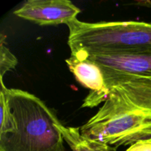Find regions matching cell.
Returning <instances> with one entry per match:
<instances>
[{"label": "cell", "mask_w": 151, "mask_h": 151, "mask_svg": "<svg viewBox=\"0 0 151 151\" xmlns=\"http://www.w3.org/2000/svg\"><path fill=\"white\" fill-rule=\"evenodd\" d=\"M126 151H151V139L138 142L130 146Z\"/></svg>", "instance_id": "cell-9"}, {"label": "cell", "mask_w": 151, "mask_h": 151, "mask_svg": "<svg viewBox=\"0 0 151 151\" xmlns=\"http://www.w3.org/2000/svg\"><path fill=\"white\" fill-rule=\"evenodd\" d=\"M6 37L1 35L0 41V77L1 81H3L4 74L11 69H13L18 64V60L16 56L10 51L8 48L4 45V40Z\"/></svg>", "instance_id": "cell-8"}, {"label": "cell", "mask_w": 151, "mask_h": 151, "mask_svg": "<svg viewBox=\"0 0 151 151\" xmlns=\"http://www.w3.org/2000/svg\"><path fill=\"white\" fill-rule=\"evenodd\" d=\"M60 131L72 151H116V147L83 137L80 128H67L61 123Z\"/></svg>", "instance_id": "cell-7"}, {"label": "cell", "mask_w": 151, "mask_h": 151, "mask_svg": "<svg viewBox=\"0 0 151 151\" xmlns=\"http://www.w3.org/2000/svg\"><path fill=\"white\" fill-rule=\"evenodd\" d=\"M83 137L118 147L151 139V111L110 93L103 106L80 128Z\"/></svg>", "instance_id": "cell-3"}, {"label": "cell", "mask_w": 151, "mask_h": 151, "mask_svg": "<svg viewBox=\"0 0 151 151\" xmlns=\"http://www.w3.org/2000/svg\"><path fill=\"white\" fill-rule=\"evenodd\" d=\"M139 4L141 6H144V7H150L151 8V1H138Z\"/></svg>", "instance_id": "cell-10"}, {"label": "cell", "mask_w": 151, "mask_h": 151, "mask_svg": "<svg viewBox=\"0 0 151 151\" xmlns=\"http://www.w3.org/2000/svg\"><path fill=\"white\" fill-rule=\"evenodd\" d=\"M81 10L69 0H28L14 15L39 25H66L77 19Z\"/></svg>", "instance_id": "cell-4"}, {"label": "cell", "mask_w": 151, "mask_h": 151, "mask_svg": "<svg viewBox=\"0 0 151 151\" xmlns=\"http://www.w3.org/2000/svg\"><path fill=\"white\" fill-rule=\"evenodd\" d=\"M67 26L71 55L78 58L151 53V22L88 23L75 19Z\"/></svg>", "instance_id": "cell-2"}, {"label": "cell", "mask_w": 151, "mask_h": 151, "mask_svg": "<svg viewBox=\"0 0 151 151\" xmlns=\"http://www.w3.org/2000/svg\"><path fill=\"white\" fill-rule=\"evenodd\" d=\"M66 63L78 82L90 90L83 108H92L107 100L110 92L99 65L88 58H78L72 55L66 59Z\"/></svg>", "instance_id": "cell-5"}, {"label": "cell", "mask_w": 151, "mask_h": 151, "mask_svg": "<svg viewBox=\"0 0 151 151\" xmlns=\"http://www.w3.org/2000/svg\"><path fill=\"white\" fill-rule=\"evenodd\" d=\"M0 151H65L61 122L33 94L1 81Z\"/></svg>", "instance_id": "cell-1"}, {"label": "cell", "mask_w": 151, "mask_h": 151, "mask_svg": "<svg viewBox=\"0 0 151 151\" xmlns=\"http://www.w3.org/2000/svg\"><path fill=\"white\" fill-rule=\"evenodd\" d=\"M86 58L101 68L105 79L116 77L151 78V53L91 55Z\"/></svg>", "instance_id": "cell-6"}]
</instances>
